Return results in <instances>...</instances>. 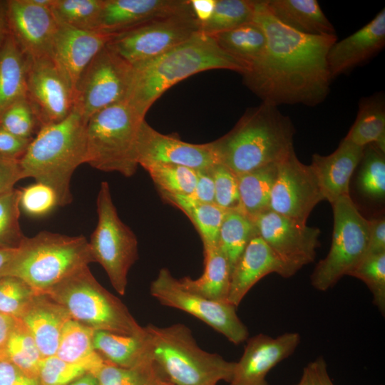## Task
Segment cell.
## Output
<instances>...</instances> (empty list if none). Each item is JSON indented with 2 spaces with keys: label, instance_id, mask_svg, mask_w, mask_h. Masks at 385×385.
Here are the masks:
<instances>
[{
  "label": "cell",
  "instance_id": "6da1fadb",
  "mask_svg": "<svg viewBox=\"0 0 385 385\" xmlns=\"http://www.w3.org/2000/svg\"><path fill=\"white\" fill-rule=\"evenodd\" d=\"M254 21L262 27L267 44L261 58L242 75L244 83L262 102L276 106L322 103L332 80L327 54L337 36L293 30L276 19L263 0H256Z\"/></svg>",
  "mask_w": 385,
  "mask_h": 385
},
{
  "label": "cell",
  "instance_id": "7a4b0ae2",
  "mask_svg": "<svg viewBox=\"0 0 385 385\" xmlns=\"http://www.w3.org/2000/svg\"><path fill=\"white\" fill-rule=\"evenodd\" d=\"M126 101L145 115L173 85L195 73L227 69L243 75L248 67L223 50L212 35L198 31L162 55L133 66Z\"/></svg>",
  "mask_w": 385,
  "mask_h": 385
},
{
  "label": "cell",
  "instance_id": "3957f363",
  "mask_svg": "<svg viewBox=\"0 0 385 385\" xmlns=\"http://www.w3.org/2000/svg\"><path fill=\"white\" fill-rule=\"evenodd\" d=\"M295 128L278 106L262 102L247 109L234 128L212 142L220 163L236 176L278 163L294 150Z\"/></svg>",
  "mask_w": 385,
  "mask_h": 385
},
{
  "label": "cell",
  "instance_id": "277c9868",
  "mask_svg": "<svg viewBox=\"0 0 385 385\" xmlns=\"http://www.w3.org/2000/svg\"><path fill=\"white\" fill-rule=\"evenodd\" d=\"M86 125L73 111L64 120L41 126L19 159L22 179L32 178L51 187L58 206L72 202L71 177L87 162Z\"/></svg>",
  "mask_w": 385,
  "mask_h": 385
},
{
  "label": "cell",
  "instance_id": "5b68a950",
  "mask_svg": "<svg viewBox=\"0 0 385 385\" xmlns=\"http://www.w3.org/2000/svg\"><path fill=\"white\" fill-rule=\"evenodd\" d=\"M153 361L163 379L171 385H217L231 379L235 363L202 349L184 324H148Z\"/></svg>",
  "mask_w": 385,
  "mask_h": 385
},
{
  "label": "cell",
  "instance_id": "8992f818",
  "mask_svg": "<svg viewBox=\"0 0 385 385\" xmlns=\"http://www.w3.org/2000/svg\"><path fill=\"white\" fill-rule=\"evenodd\" d=\"M91 262L89 242L84 236L41 231L24 237L1 277H18L37 292L46 293Z\"/></svg>",
  "mask_w": 385,
  "mask_h": 385
},
{
  "label": "cell",
  "instance_id": "52a82bcc",
  "mask_svg": "<svg viewBox=\"0 0 385 385\" xmlns=\"http://www.w3.org/2000/svg\"><path fill=\"white\" fill-rule=\"evenodd\" d=\"M145 115L126 100L90 117L86 125L87 162L104 172L133 175L138 166L136 143Z\"/></svg>",
  "mask_w": 385,
  "mask_h": 385
},
{
  "label": "cell",
  "instance_id": "ba28073f",
  "mask_svg": "<svg viewBox=\"0 0 385 385\" xmlns=\"http://www.w3.org/2000/svg\"><path fill=\"white\" fill-rule=\"evenodd\" d=\"M46 294L62 305L71 318L95 331L123 334L144 332L122 301L104 288L84 267Z\"/></svg>",
  "mask_w": 385,
  "mask_h": 385
},
{
  "label": "cell",
  "instance_id": "9c48e42d",
  "mask_svg": "<svg viewBox=\"0 0 385 385\" xmlns=\"http://www.w3.org/2000/svg\"><path fill=\"white\" fill-rule=\"evenodd\" d=\"M334 229L327 255L316 265L311 284L325 292L349 274L364 258L369 241V222L359 212L349 195L332 204Z\"/></svg>",
  "mask_w": 385,
  "mask_h": 385
},
{
  "label": "cell",
  "instance_id": "30bf717a",
  "mask_svg": "<svg viewBox=\"0 0 385 385\" xmlns=\"http://www.w3.org/2000/svg\"><path fill=\"white\" fill-rule=\"evenodd\" d=\"M96 203L98 223L88 242L91 252L115 290L124 295L128 272L138 258L137 237L120 219L106 181L101 184Z\"/></svg>",
  "mask_w": 385,
  "mask_h": 385
},
{
  "label": "cell",
  "instance_id": "8fae6325",
  "mask_svg": "<svg viewBox=\"0 0 385 385\" xmlns=\"http://www.w3.org/2000/svg\"><path fill=\"white\" fill-rule=\"evenodd\" d=\"M133 67L107 45L82 73L74 91L73 109L86 123L98 111L126 99Z\"/></svg>",
  "mask_w": 385,
  "mask_h": 385
},
{
  "label": "cell",
  "instance_id": "7c38bea8",
  "mask_svg": "<svg viewBox=\"0 0 385 385\" xmlns=\"http://www.w3.org/2000/svg\"><path fill=\"white\" fill-rule=\"evenodd\" d=\"M200 31L192 11L155 19L116 34L107 46L131 65L167 52Z\"/></svg>",
  "mask_w": 385,
  "mask_h": 385
},
{
  "label": "cell",
  "instance_id": "4fadbf2b",
  "mask_svg": "<svg viewBox=\"0 0 385 385\" xmlns=\"http://www.w3.org/2000/svg\"><path fill=\"white\" fill-rule=\"evenodd\" d=\"M150 292L162 305L178 309L201 320L234 344L248 339L249 332L232 304L206 299L182 287L167 268L160 270Z\"/></svg>",
  "mask_w": 385,
  "mask_h": 385
},
{
  "label": "cell",
  "instance_id": "5bb4252c",
  "mask_svg": "<svg viewBox=\"0 0 385 385\" xmlns=\"http://www.w3.org/2000/svg\"><path fill=\"white\" fill-rule=\"evenodd\" d=\"M257 235L294 275L312 262L320 246L321 231L271 210L252 219Z\"/></svg>",
  "mask_w": 385,
  "mask_h": 385
},
{
  "label": "cell",
  "instance_id": "9a60e30c",
  "mask_svg": "<svg viewBox=\"0 0 385 385\" xmlns=\"http://www.w3.org/2000/svg\"><path fill=\"white\" fill-rule=\"evenodd\" d=\"M322 200L324 198L312 168L302 163L294 151L277 164L270 210L307 224L311 212Z\"/></svg>",
  "mask_w": 385,
  "mask_h": 385
},
{
  "label": "cell",
  "instance_id": "2e32d148",
  "mask_svg": "<svg viewBox=\"0 0 385 385\" xmlns=\"http://www.w3.org/2000/svg\"><path fill=\"white\" fill-rule=\"evenodd\" d=\"M26 89L41 127L58 123L73 111L74 92L51 57L28 59Z\"/></svg>",
  "mask_w": 385,
  "mask_h": 385
},
{
  "label": "cell",
  "instance_id": "e0dca14e",
  "mask_svg": "<svg viewBox=\"0 0 385 385\" xmlns=\"http://www.w3.org/2000/svg\"><path fill=\"white\" fill-rule=\"evenodd\" d=\"M9 34L27 59L50 57L58 26L48 7L32 0L6 1Z\"/></svg>",
  "mask_w": 385,
  "mask_h": 385
},
{
  "label": "cell",
  "instance_id": "ac0fdd59",
  "mask_svg": "<svg viewBox=\"0 0 385 385\" xmlns=\"http://www.w3.org/2000/svg\"><path fill=\"white\" fill-rule=\"evenodd\" d=\"M136 158L138 165L155 162L183 165L195 170H210L220 163L212 142L186 143L159 133L145 120L141 124L138 136Z\"/></svg>",
  "mask_w": 385,
  "mask_h": 385
},
{
  "label": "cell",
  "instance_id": "d6986e66",
  "mask_svg": "<svg viewBox=\"0 0 385 385\" xmlns=\"http://www.w3.org/2000/svg\"><path fill=\"white\" fill-rule=\"evenodd\" d=\"M300 342L297 332L276 337L261 333L247 339L242 356L235 363L229 385H269L266 379L269 372L290 356Z\"/></svg>",
  "mask_w": 385,
  "mask_h": 385
},
{
  "label": "cell",
  "instance_id": "ffe728a7",
  "mask_svg": "<svg viewBox=\"0 0 385 385\" xmlns=\"http://www.w3.org/2000/svg\"><path fill=\"white\" fill-rule=\"evenodd\" d=\"M116 34L58 24L50 57L73 92L83 71Z\"/></svg>",
  "mask_w": 385,
  "mask_h": 385
},
{
  "label": "cell",
  "instance_id": "44dd1931",
  "mask_svg": "<svg viewBox=\"0 0 385 385\" xmlns=\"http://www.w3.org/2000/svg\"><path fill=\"white\" fill-rule=\"evenodd\" d=\"M385 46V9L369 23L341 41H335L327 54L332 79L365 64Z\"/></svg>",
  "mask_w": 385,
  "mask_h": 385
},
{
  "label": "cell",
  "instance_id": "7402d4cb",
  "mask_svg": "<svg viewBox=\"0 0 385 385\" xmlns=\"http://www.w3.org/2000/svg\"><path fill=\"white\" fill-rule=\"evenodd\" d=\"M190 11V1L103 0L98 30L119 33L155 19Z\"/></svg>",
  "mask_w": 385,
  "mask_h": 385
},
{
  "label": "cell",
  "instance_id": "603a6c76",
  "mask_svg": "<svg viewBox=\"0 0 385 385\" xmlns=\"http://www.w3.org/2000/svg\"><path fill=\"white\" fill-rule=\"evenodd\" d=\"M271 273L284 278L293 276L257 235L249 242L232 270L227 302L237 307L251 288Z\"/></svg>",
  "mask_w": 385,
  "mask_h": 385
},
{
  "label": "cell",
  "instance_id": "cb8c5ba5",
  "mask_svg": "<svg viewBox=\"0 0 385 385\" xmlns=\"http://www.w3.org/2000/svg\"><path fill=\"white\" fill-rule=\"evenodd\" d=\"M364 148L343 139L331 154L312 155L310 166L324 200L331 205L342 196L349 195L350 179L361 160Z\"/></svg>",
  "mask_w": 385,
  "mask_h": 385
},
{
  "label": "cell",
  "instance_id": "d4e9b609",
  "mask_svg": "<svg viewBox=\"0 0 385 385\" xmlns=\"http://www.w3.org/2000/svg\"><path fill=\"white\" fill-rule=\"evenodd\" d=\"M33 336L43 358L55 356L62 329L71 319L66 309L46 293H37L19 318Z\"/></svg>",
  "mask_w": 385,
  "mask_h": 385
},
{
  "label": "cell",
  "instance_id": "484cf974",
  "mask_svg": "<svg viewBox=\"0 0 385 385\" xmlns=\"http://www.w3.org/2000/svg\"><path fill=\"white\" fill-rule=\"evenodd\" d=\"M263 3L276 19L293 30L312 36H337L317 0H263Z\"/></svg>",
  "mask_w": 385,
  "mask_h": 385
},
{
  "label": "cell",
  "instance_id": "4316f807",
  "mask_svg": "<svg viewBox=\"0 0 385 385\" xmlns=\"http://www.w3.org/2000/svg\"><path fill=\"white\" fill-rule=\"evenodd\" d=\"M93 345L104 361L112 365L132 368L153 362L145 330L138 334L95 331Z\"/></svg>",
  "mask_w": 385,
  "mask_h": 385
},
{
  "label": "cell",
  "instance_id": "83f0119b",
  "mask_svg": "<svg viewBox=\"0 0 385 385\" xmlns=\"http://www.w3.org/2000/svg\"><path fill=\"white\" fill-rule=\"evenodd\" d=\"M204 272L193 279L190 277L179 279L185 289L206 299L227 302L232 270L230 263L218 245L203 247Z\"/></svg>",
  "mask_w": 385,
  "mask_h": 385
},
{
  "label": "cell",
  "instance_id": "f1b7e54d",
  "mask_svg": "<svg viewBox=\"0 0 385 385\" xmlns=\"http://www.w3.org/2000/svg\"><path fill=\"white\" fill-rule=\"evenodd\" d=\"M28 59L9 34L0 50V117L14 103L26 98Z\"/></svg>",
  "mask_w": 385,
  "mask_h": 385
},
{
  "label": "cell",
  "instance_id": "f546056e",
  "mask_svg": "<svg viewBox=\"0 0 385 385\" xmlns=\"http://www.w3.org/2000/svg\"><path fill=\"white\" fill-rule=\"evenodd\" d=\"M344 139L363 148L374 144L385 153V98L383 92L359 100L356 118Z\"/></svg>",
  "mask_w": 385,
  "mask_h": 385
},
{
  "label": "cell",
  "instance_id": "4dcf8cb0",
  "mask_svg": "<svg viewBox=\"0 0 385 385\" xmlns=\"http://www.w3.org/2000/svg\"><path fill=\"white\" fill-rule=\"evenodd\" d=\"M95 330L70 319L64 325L55 356L71 364L86 366L94 373L106 363L93 345Z\"/></svg>",
  "mask_w": 385,
  "mask_h": 385
},
{
  "label": "cell",
  "instance_id": "1f68e13d",
  "mask_svg": "<svg viewBox=\"0 0 385 385\" xmlns=\"http://www.w3.org/2000/svg\"><path fill=\"white\" fill-rule=\"evenodd\" d=\"M278 163L269 164L237 176L239 210L251 219L270 210V195L277 176Z\"/></svg>",
  "mask_w": 385,
  "mask_h": 385
},
{
  "label": "cell",
  "instance_id": "d6a6232c",
  "mask_svg": "<svg viewBox=\"0 0 385 385\" xmlns=\"http://www.w3.org/2000/svg\"><path fill=\"white\" fill-rule=\"evenodd\" d=\"M212 36L223 50L249 70L261 58L267 44L265 33L255 21Z\"/></svg>",
  "mask_w": 385,
  "mask_h": 385
},
{
  "label": "cell",
  "instance_id": "836d02e7",
  "mask_svg": "<svg viewBox=\"0 0 385 385\" xmlns=\"http://www.w3.org/2000/svg\"><path fill=\"white\" fill-rule=\"evenodd\" d=\"M168 203L182 210L191 220L202 241L203 247L217 245L219 231L228 210L215 203H202L185 195L160 192Z\"/></svg>",
  "mask_w": 385,
  "mask_h": 385
},
{
  "label": "cell",
  "instance_id": "e575fe53",
  "mask_svg": "<svg viewBox=\"0 0 385 385\" xmlns=\"http://www.w3.org/2000/svg\"><path fill=\"white\" fill-rule=\"evenodd\" d=\"M257 235L253 220L238 210H228L222 222L217 245L231 270L252 237Z\"/></svg>",
  "mask_w": 385,
  "mask_h": 385
},
{
  "label": "cell",
  "instance_id": "d590c367",
  "mask_svg": "<svg viewBox=\"0 0 385 385\" xmlns=\"http://www.w3.org/2000/svg\"><path fill=\"white\" fill-rule=\"evenodd\" d=\"M0 359L9 361L29 376L38 378L43 357L33 336L19 318H16Z\"/></svg>",
  "mask_w": 385,
  "mask_h": 385
},
{
  "label": "cell",
  "instance_id": "8d00e7d4",
  "mask_svg": "<svg viewBox=\"0 0 385 385\" xmlns=\"http://www.w3.org/2000/svg\"><path fill=\"white\" fill-rule=\"evenodd\" d=\"M256 0H216L210 19L200 24V31L214 35L254 21Z\"/></svg>",
  "mask_w": 385,
  "mask_h": 385
},
{
  "label": "cell",
  "instance_id": "74e56055",
  "mask_svg": "<svg viewBox=\"0 0 385 385\" xmlns=\"http://www.w3.org/2000/svg\"><path fill=\"white\" fill-rule=\"evenodd\" d=\"M150 175L159 192L188 195L195 188L197 170L170 163L146 162L140 163Z\"/></svg>",
  "mask_w": 385,
  "mask_h": 385
},
{
  "label": "cell",
  "instance_id": "f35d334b",
  "mask_svg": "<svg viewBox=\"0 0 385 385\" xmlns=\"http://www.w3.org/2000/svg\"><path fill=\"white\" fill-rule=\"evenodd\" d=\"M103 0H54L49 7L58 24L84 31L98 30Z\"/></svg>",
  "mask_w": 385,
  "mask_h": 385
},
{
  "label": "cell",
  "instance_id": "ab89813d",
  "mask_svg": "<svg viewBox=\"0 0 385 385\" xmlns=\"http://www.w3.org/2000/svg\"><path fill=\"white\" fill-rule=\"evenodd\" d=\"M93 374L99 385H158L163 380L153 361L132 368L105 363Z\"/></svg>",
  "mask_w": 385,
  "mask_h": 385
},
{
  "label": "cell",
  "instance_id": "60d3db41",
  "mask_svg": "<svg viewBox=\"0 0 385 385\" xmlns=\"http://www.w3.org/2000/svg\"><path fill=\"white\" fill-rule=\"evenodd\" d=\"M374 144L366 145L360 163L359 187L367 196L384 198L385 194V156Z\"/></svg>",
  "mask_w": 385,
  "mask_h": 385
},
{
  "label": "cell",
  "instance_id": "b9f144b4",
  "mask_svg": "<svg viewBox=\"0 0 385 385\" xmlns=\"http://www.w3.org/2000/svg\"><path fill=\"white\" fill-rule=\"evenodd\" d=\"M20 190L12 188L0 195V246L18 247L26 236L20 222Z\"/></svg>",
  "mask_w": 385,
  "mask_h": 385
},
{
  "label": "cell",
  "instance_id": "7bdbcfd3",
  "mask_svg": "<svg viewBox=\"0 0 385 385\" xmlns=\"http://www.w3.org/2000/svg\"><path fill=\"white\" fill-rule=\"evenodd\" d=\"M363 281L373 296V303L385 313V252L365 256L349 274Z\"/></svg>",
  "mask_w": 385,
  "mask_h": 385
},
{
  "label": "cell",
  "instance_id": "ee69618b",
  "mask_svg": "<svg viewBox=\"0 0 385 385\" xmlns=\"http://www.w3.org/2000/svg\"><path fill=\"white\" fill-rule=\"evenodd\" d=\"M0 128L19 138L32 140L41 125L26 98L14 103L3 113L0 117Z\"/></svg>",
  "mask_w": 385,
  "mask_h": 385
},
{
  "label": "cell",
  "instance_id": "f6af8a7d",
  "mask_svg": "<svg viewBox=\"0 0 385 385\" xmlns=\"http://www.w3.org/2000/svg\"><path fill=\"white\" fill-rule=\"evenodd\" d=\"M38 292L21 279L0 277V313L19 318Z\"/></svg>",
  "mask_w": 385,
  "mask_h": 385
},
{
  "label": "cell",
  "instance_id": "bcb514c9",
  "mask_svg": "<svg viewBox=\"0 0 385 385\" xmlns=\"http://www.w3.org/2000/svg\"><path fill=\"white\" fill-rule=\"evenodd\" d=\"M87 372L90 370L84 365L68 363L51 356L41 360L38 378L40 385H68Z\"/></svg>",
  "mask_w": 385,
  "mask_h": 385
},
{
  "label": "cell",
  "instance_id": "7dc6e473",
  "mask_svg": "<svg viewBox=\"0 0 385 385\" xmlns=\"http://www.w3.org/2000/svg\"><path fill=\"white\" fill-rule=\"evenodd\" d=\"M58 205L57 196L49 186L38 182L20 190V207L31 216H42Z\"/></svg>",
  "mask_w": 385,
  "mask_h": 385
},
{
  "label": "cell",
  "instance_id": "c3c4849f",
  "mask_svg": "<svg viewBox=\"0 0 385 385\" xmlns=\"http://www.w3.org/2000/svg\"><path fill=\"white\" fill-rule=\"evenodd\" d=\"M215 185V203L226 210H238L240 195L237 176L221 163L211 170Z\"/></svg>",
  "mask_w": 385,
  "mask_h": 385
},
{
  "label": "cell",
  "instance_id": "681fc988",
  "mask_svg": "<svg viewBox=\"0 0 385 385\" xmlns=\"http://www.w3.org/2000/svg\"><path fill=\"white\" fill-rule=\"evenodd\" d=\"M0 385H40L38 378L31 376L7 360L0 359Z\"/></svg>",
  "mask_w": 385,
  "mask_h": 385
},
{
  "label": "cell",
  "instance_id": "f907efd6",
  "mask_svg": "<svg viewBox=\"0 0 385 385\" xmlns=\"http://www.w3.org/2000/svg\"><path fill=\"white\" fill-rule=\"evenodd\" d=\"M185 196L198 202L215 203V185L210 170H197L195 188L190 194Z\"/></svg>",
  "mask_w": 385,
  "mask_h": 385
},
{
  "label": "cell",
  "instance_id": "816d5d0a",
  "mask_svg": "<svg viewBox=\"0 0 385 385\" xmlns=\"http://www.w3.org/2000/svg\"><path fill=\"white\" fill-rule=\"evenodd\" d=\"M22 179L19 159L0 155V195Z\"/></svg>",
  "mask_w": 385,
  "mask_h": 385
},
{
  "label": "cell",
  "instance_id": "f5cc1de1",
  "mask_svg": "<svg viewBox=\"0 0 385 385\" xmlns=\"http://www.w3.org/2000/svg\"><path fill=\"white\" fill-rule=\"evenodd\" d=\"M31 140L15 136L0 128V155L19 159Z\"/></svg>",
  "mask_w": 385,
  "mask_h": 385
},
{
  "label": "cell",
  "instance_id": "db71d44e",
  "mask_svg": "<svg viewBox=\"0 0 385 385\" xmlns=\"http://www.w3.org/2000/svg\"><path fill=\"white\" fill-rule=\"evenodd\" d=\"M369 222V235L365 256L385 252V221L384 218Z\"/></svg>",
  "mask_w": 385,
  "mask_h": 385
},
{
  "label": "cell",
  "instance_id": "11a10c76",
  "mask_svg": "<svg viewBox=\"0 0 385 385\" xmlns=\"http://www.w3.org/2000/svg\"><path fill=\"white\" fill-rule=\"evenodd\" d=\"M216 0H190L192 13L200 24L207 21L214 11Z\"/></svg>",
  "mask_w": 385,
  "mask_h": 385
},
{
  "label": "cell",
  "instance_id": "9f6ffc18",
  "mask_svg": "<svg viewBox=\"0 0 385 385\" xmlns=\"http://www.w3.org/2000/svg\"><path fill=\"white\" fill-rule=\"evenodd\" d=\"M312 371L314 385H334L329 376L327 365L322 356L308 364Z\"/></svg>",
  "mask_w": 385,
  "mask_h": 385
},
{
  "label": "cell",
  "instance_id": "6f0895ef",
  "mask_svg": "<svg viewBox=\"0 0 385 385\" xmlns=\"http://www.w3.org/2000/svg\"><path fill=\"white\" fill-rule=\"evenodd\" d=\"M16 318L0 313V354L15 324Z\"/></svg>",
  "mask_w": 385,
  "mask_h": 385
},
{
  "label": "cell",
  "instance_id": "680465c9",
  "mask_svg": "<svg viewBox=\"0 0 385 385\" xmlns=\"http://www.w3.org/2000/svg\"><path fill=\"white\" fill-rule=\"evenodd\" d=\"M9 35L6 1H0V50Z\"/></svg>",
  "mask_w": 385,
  "mask_h": 385
},
{
  "label": "cell",
  "instance_id": "91938a15",
  "mask_svg": "<svg viewBox=\"0 0 385 385\" xmlns=\"http://www.w3.org/2000/svg\"><path fill=\"white\" fill-rule=\"evenodd\" d=\"M17 247L0 246V277L14 257Z\"/></svg>",
  "mask_w": 385,
  "mask_h": 385
},
{
  "label": "cell",
  "instance_id": "94428289",
  "mask_svg": "<svg viewBox=\"0 0 385 385\" xmlns=\"http://www.w3.org/2000/svg\"><path fill=\"white\" fill-rule=\"evenodd\" d=\"M68 385H99L96 376L91 372L81 376Z\"/></svg>",
  "mask_w": 385,
  "mask_h": 385
},
{
  "label": "cell",
  "instance_id": "6125c7cd",
  "mask_svg": "<svg viewBox=\"0 0 385 385\" xmlns=\"http://www.w3.org/2000/svg\"><path fill=\"white\" fill-rule=\"evenodd\" d=\"M294 385H314L312 371L309 364L303 369L299 381Z\"/></svg>",
  "mask_w": 385,
  "mask_h": 385
},
{
  "label": "cell",
  "instance_id": "be15d7a7",
  "mask_svg": "<svg viewBox=\"0 0 385 385\" xmlns=\"http://www.w3.org/2000/svg\"><path fill=\"white\" fill-rule=\"evenodd\" d=\"M158 385H165V381L163 380Z\"/></svg>",
  "mask_w": 385,
  "mask_h": 385
},
{
  "label": "cell",
  "instance_id": "e7e4bbea",
  "mask_svg": "<svg viewBox=\"0 0 385 385\" xmlns=\"http://www.w3.org/2000/svg\"><path fill=\"white\" fill-rule=\"evenodd\" d=\"M165 385H171V384L165 381Z\"/></svg>",
  "mask_w": 385,
  "mask_h": 385
}]
</instances>
